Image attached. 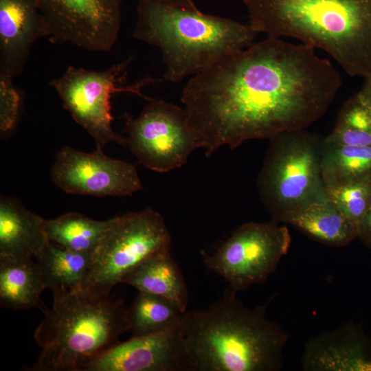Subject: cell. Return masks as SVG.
Instances as JSON below:
<instances>
[{
  "mask_svg": "<svg viewBox=\"0 0 371 371\" xmlns=\"http://www.w3.org/2000/svg\"><path fill=\"white\" fill-rule=\"evenodd\" d=\"M315 49L268 36L195 74L181 102L206 156L222 146L306 129L319 119L342 80Z\"/></svg>",
  "mask_w": 371,
  "mask_h": 371,
  "instance_id": "obj_1",
  "label": "cell"
},
{
  "mask_svg": "<svg viewBox=\"0 0 371 371\" xmlns=\"http://www.w3.org/2000/svg\"><path fill=\"white\" fill-rule=\"evenodd\" d=\"M181 330L191 371H277L288 335L265 306H245L230 291L203 310L186 311Z\"/></svg>",
  "mask_w": 371,
  "mask_h": 371,
  "instance_id": "obj_2",
  "label": "cell"
},
{
  "mask_svg": "<svg viewBox=\"0 0 371 371\" xmlns=\"http://www.w3.org/2000/svg\"><path fill=\"white\" fill-rule=\"evenodd\" d=\"M258 33L329 54L351 76H371V0H243Z\"/></svg>",
  "mask_w": 371,
  "mask_h": 371,
  "instance_id": "obj_3",
  "label": "cell"
},
{
  "mask_svg": "<svg viewBox=\"0 0 371 371\" xmlns=\"http://www.w3.org/2000/svg\"><path fill=\"white\" fill-rule=\"evenodd\" d=\"M137 12L134 37L160 49L172 82L248 47L258 34L249 24L153 0H139Z\"/></svg>",
  "mask_w": 371,
  "mask_h": 371,
  "instance_id": "obj_4",
  "label": "cell"
},
{
  "mask_svg": "<svg viewBox=\"0 0 371 371\" xmlns=\"http://www.w3.org/2000/svg\"><path fill=\"white\" fill-rule=\"evenodd\" d=\"M34 338L41 348L30 371H85L128 331L127 308L120 300L80 291L53 297Z\"/></svg>",
  "mask_w": 371,
  "mask_h": 371,
  "instance_id": "obj_5",
  "label": "cell"
},
{
  "mask_svg": "<svg viewBox=\"0 0 371 371\" xmlns=\"http://www.w3.org/2000/svg\"><path fill=\"white\" fill-rule=\"evenodd\" d=\"M270 139L258 188L272 221L288 223L307 207L329 199L322 175L323 139L300 129Z\"/></svg>",
  "mask_w": 371,
  "mask_h": 371,
  "instance_id": "obj_6",
  "label": "cell"
},
{
  "mask_svg": "<svg viewBox=\"0 0 371 371\" xmlns=\"http://www.w3.org/2000/svg\"><path fill=\"white\" fill-rule=\"evenodd\" d=\"M171 236L162 216L152 208L111 218L91 254L82 291L107 298L124 277L156 251L170 247Z\"/></svg>",
  "mask_w": 371,
  "mask_h": 371,
  "instance_id": "obj_7",
  "label": "cell"
},
{
  "mask_svg": "<svg viewBox=\"0 0 371 371\" xmlns=\"http://www.w3.org/2000/svg\"><path fill=\"white\" fill-rule=\"evenodd\" d=\"M132 59L128 57L102 71L69 66L60 77L50 82L63 106L93 138L97 148H102L109 142L127 146L126 137L114 132L111 127V98L114 93L126 92L151 100L142 89L155 79L147 77L126 85V69Z\"/></svg>",
  "mask_w": 371,
  "mask_h": 371,
  "instance_id": "obj_8",
  "label": "cell"
},
{
  "mask_svg": "<svg viewBox=\"0 0 371 371\" xmlns=\"http://www.w3.org/2000/svg\"><path fill=\"white\" fill-rule=\"evenodd\" d=\"M291 243L289 229L278 223L249 222L238 227L205 265L229 284L234 293L262 283L274 272Z\"/></svg>",
  "mask_w": 371,
  "mask_h": 371,
  "instance_id": "obj_9",
  "label": "cell"
},
{
  "mask_svg": "<svg viewBox=\"0 0 371 371\" xmlns=\"http://www.w3.org/2000/svg\"><path fill=\"white\" fill-rule=\"evenodd\" d=\"M127 146L148 169L166 172L180 168L199 148L185 109L163 101L150 102L133 118L125 114Z\"/></svg>",
  "mask_w": 371,
  "mask_h": 371,
  "instance_id": "obj_10",
  "label": "cell"
},
{
  "mask_svg": "<svg viewBox=\"0 0 371 371\" xmlns=\"http://www.w3.org/2000/svg\"><path fill=\"white\" fill-rule=\"evenodd\" d=\"M34 1L45 19L52 42L106 52L118 37L122 0Z\"/></svg>",
  "mask_w": 371,
  "mask_h": 371,
  "instance_id": "obj_11",
  "label": "cell"
},
{
  "mask_svg": "<svg viewBox=\"0 0 371 371\" xmlns=\"http://www.w3.org/2000/svg\"><path fill=\"white\" fill-rule=\"evenodd\" d=\"M52 182L64 192L95 196H124L142 190L134 165L107 157L102 148L85 153L69 146L57 153Z\"/></svg>",
  "mask_w": 371,
  "mask_h": 371,
  "instance_id": "obj_12",
  "label": "cell"
},
{
  "mask_svg": "<svg viewBox=\"0 0 371 371\" xmlns=\"http://www.w3.org/2000/svg\"><path fill=\"white\" fill-rule=\"evenodd\" d=\"M180 326L119 342L85 371H191Z\"/></svg>",
  "mask_w": 371,
  "mask_h": 371,
  "instance_id": "obj_13",
  "label": "cell"
},
{
  "mask_svg": "<svg viewBox=\"0 0 371 371\" xmlns=\"http://www.w3.org/2000/svg\"><path fill=\"white\" fill-rule=\"evenodd\" d=\"M48 36L45 19L34 0H0V75H19L36 41Z\"/></svg>",
  "mask_w": 371,
  "mask_h": 371,
  "instance_id": "obj_14",
  "label": "cell"
},
{
  "mask_svg": "<svg viewBox=\"0 0 371 371\" xmlns=\"http://www.w3.org/2000/svg\"><path fill=\"white\" fill-rule=\"evenodd\" d=\"M300 363L305 371H371V354L364 339L347 325L308 340Z\"/></svg>",
  "mask_w": 371,
  "mask_h": 371,
  "instance_id": "obj_15",
  "label": "cell"
},
{
  "mask_svg": "<svg viewBox=\"0 0 371 371\" xmlns=\"http://www.w3.org/2000/svg\"><path fill=\"white\" fill-rule=\"evenodd\" d=\"M44 219L16 199L0 201V256L35 258L49 242Z\"/></svg>",
  "mask_w": 371,
  "mask_h": 371,
  "instance_id": "obj_16",
  "label": "cell"
},
{
  "mask_svg": "<svg viewBox=\"0 0 371 371\" xmlns=\"http://www.w3.org/2000/svg\"><path fill=\"white\" fill-rule=\"evenodd\" d=\"M121 283L129 284L139 292L168 300L186 311L187 286L181 269L170 255V247L150 255L126 274Z\"/></svg>",
  "mask_w": 371,
  "mask_h": 371,
  "instance_id": "obj_17",
  "label": "cell"
},
{
  "mask_svg": "<svg viewBox=\"0 0 371 371\" xmlns=\"http://www.w3.org/2000/svg\"><path fill=\"white\" fill-rule=\"evenodd\" d=\"M34 258L0 256V304L24 310L38 306L46 289Z\"/></svg>",
  "mask_w": 371,
  "mask_h": 371,
  "instance_id": "obj_18",
  "label": "cell"
},
{
  "mask_svg": "<svg viewBox=\"0 0 371 371\" xmlns=\"http://www.w3.org/2000/svg\"><path fill=\"white\" fill-rule=\"evenodd\" d=\"M90 253L74 251L49 242L36 257L46 289L53 297L82 291L91 261Z\"/></svg>",
  "mask_w": 371,
  "mask_h": 371,
  "instance_id": "obj_19",
  "label": "cell"
},
{
  "mask_svg": "<svg viewBox=\"0 0 371 371\" xmlns=\"http://www.w3.org/2000/svg\"><path fill=\"white\" fill-rule=\"evenodd\" d=\"M308 236L332 247H344L359 235V228L330 199L313 205L288 223Z\"/></svg>",
  "mask_w": 371,
  "mask_h": 371,
  "instance_id": "obj_20",
  "label": "cell"
},
{
  "mask_svg": "<svg viewBox=\"0 0 371 371\" xmlns=\"http://www.w3.org/2000/svg\"><path fill=\"white\" fill-rule=\"evenodd\" d=\"M111 223L96 221L78 212L44 219V229L50 242L74 251L92 254Z\"/></svg>",
  "mask_w": 371,
  "mask_h": 371,
  "instance_id": "obj_21",
  "label": "cell"
},
{
  "mask_svg": "<svg viewBox=\"0 0 371 371\" xmlns=\"http://www.w3.org/2000/svg\"><path fill=\"white\" fill-rule=\"evenodd\" d=\"M322 175L326 188L371 178V146L322 145Z\"/></svg>",
  "mask_w": 371,
  "mask_h": 371,
  "instance_id": "obj_22",
  "label": "cell"
},
{
  "mask_svg": "<svg viewBox=\"0 0 371 371\" xmlns=\"http://www.w3.org/2000/svg\"><path fill=\"white\" fill-rule=\"evenodd\" d=\"M184 313L168 300L139 292L127 308L128 331L132 337L158 333L179 326Z\"/></svg>",
  "mask_w": 371,
  "mask_h": 371,
  "instance_id": "obj_23",
  "label": "cell"
},
{
  "mask_svg": "<svg viewBox=\"0 0 371 371\" xmlns=\"http://www.w3.org/2000/svg\"><path fill=\"white\" fill-rule=\"evenodd\" d=\"M326 189L329 199L359 228L371 204V178Z\"/></svg>",
  "mask_w": 371,
  "mask_h": 371,
  "instance_id": "obj_24",
  "label": "cell"
},
{
  "mask_svg": "<svg viewBox=\"0 0 371 371\" xmlns=\"http://www.w3.org/2000/svg\"><path fill=\"white\" fill-rule=\"evenodd\" d=\"M13 79L0 75V130L3 133L14 128L19 111L21 98Z\"/></svg>",
  "mask_w": 371,
  "mask_h": 371,
  "instance_id": "obj_25",
  "label": "cell"
},
{
  "mask_svg": "<svg viewBox=\"0 0 371 371\" xmlns=\"http://www.w3.org/2000/svg\"><path fill=\"white\" fill-rule=\"evenodd\" d=\"M324 140L329 144L348 146H371V131L353 129L336 124Z\"/></svg>",
  "mask_w": 371,
  "mask_h": 371,
  "instance_id": "obj_26",
  "label": "cell"
},
{
  "mask_svg": "<svg viewBox=\"0 0 371 371\" xmlns=\"http://www.w3.org/2000/svg\"><path fill=\"white\" fill-rule=\"evenodd\" d=\"M365 79L362 89L357 96L371 114V76Z\"/></svg>",
  "mask_w": 371,
  "mask_h": 371,
  "instance_id": "obj_27",
  "label": "cell"
},
{
  "mask_svg": "<svg viewBox=\"0 0 371 371\" xmlns=\"http://www.w3.org/2000/svg\"><path fill=\"white\" fill-rule=\"evenodd\" d=\"M358 236L371 243V204L359 225Z\"/></svg>",
  "mask_w": 371,
  "mask_h": 371,
  "instance_id": "obj_28",
  "label": "cell"
},
{
  "mask_svg": "<svg viewBox=\"0 0 371 371\" xmlns=\"http://www.w3.org/2000/svg\"><path fill=\"white\" fill-rule=\"evenodd\" d=\"M165 4L188 9L197 10L193 0H153Z\"/></svg>",
  "mask_w": 371,
  "mask_h": 371,
  "instance_id": "obj_29",
  "label": "cell"
}]
</instances>
